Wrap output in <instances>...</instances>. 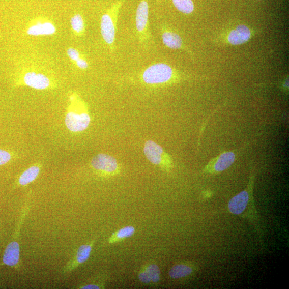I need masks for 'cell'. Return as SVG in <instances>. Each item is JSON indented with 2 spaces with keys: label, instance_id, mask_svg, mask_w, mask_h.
<instances>
[{
  "label": "cell",
  "instance_id": "obj_1",
  "mask_svg": "<svg viewBox=\"0 0 289 289\" xmlns=\"http://www.w3.org/2000/svg\"><path fill=\"white\" fill-rule=\"evenodd\" d=\"M142 81L148 85L156 86L169 83L178 79L177 71L163 63L153 64L144 69L140 75Z\"/></svg>",
  "mask_w": 289,
  "mask_h": 289
},
{
  "label": "cell",
  "instance_id": "obj_2",
  "mask_svg": "<svg viewBox=\"0 0 289 289\" xmlns=\"http://www.w3.org/2000/svg\"><path fill=\"white\" fill-rule=\"evenodd\" d=\"M122 4V0H118L113 3L101 19L100 28L102 38L111 50L115 49L117 23Z\"/></svg>",
  "mask_w": 289,
  "mask_h": 289
},
{
  "label": "cell",
  "instance_id": "obj_3",
  "mask_svg": "<svg viewBox=\"0 0 289 289\" xmlns=\"http://www.w3.org/2000/svg\"><path fill=\"white\" fill-rule=\"evenodd\" d=\"M136 27L140 43L147 45L151 38L149 28V0H140L136 14Z\"/></svg>",
  "mask_w": 289,
  "mask_h": 289
},
{
  "label": "cell",
  "instance_id": "obj_4",
  "mask_svg": "<svg viewBox=\"0 0 289 289\" xmlns=\"http://www.w3.org/2000/svg\"><path fill=\"white\" fill-rule=\"evenodd\" d=\"M144 153L148 159L153 164L159 165L168 170L171 167V162L166 157L163 149L158 144L149 140L144 144Z\"/></svg>",
  "mask_w": 289,
  "mask_h": 289
},
{
  "label": "cell",
  "instance_id": "obj_5",
  "mask_svg": "<svg viewBox=\"0 0 289 289\" xmlns=\"http://www.w3.org/2000/svg\"><path fill=\"white\" fill-rule=\"evenodd\" d=\"M91 166L96 170L106 176L118 173L119 167L117 160L108 155L99 154L92 158Z\"/></svg>",
  "mask_w": 289,
  "mask_h": 289
},
{
  "label": "cell",
  "instance_id": "obj_6",
  "mask_svg": "<svg viewBox=\"0 0 289 289\" xmlns=\"http://www.w3.org/2000/svg\"><path fill=\"white\" fill-rule=\"evenodd\" d=\"M90 117L87 112H78L70 107L68 110L65 122L67 128L72 132H81L89 126Z\"/></svg>",
  "mask_w": 289,
  "mask_h": 289
},
{
  "label": "cell",
  "instance_id": "obj_7",
  "mask_svg": "<svg viewBox=\"0 0 289 289\" xmlns=\"http://www.w3.org/2000/svg\"><path fill=\"white\" fill-rule=\"evenodd\" d=\"M236 156L233 152H225L212 160L205 167V171L219 173L230 168L234 163Z\"/></svg>",
  "mask_w": 289,
  "mask_h": 289
},
{
  "label": "cell",
  "instance_id": "obj_8",
  "mask_svg": "<svg viewBox=\"0 0 289 289\" xmlns=\"http://www.w3.org/2000/svg\"><path fill=\"white\" fill-rule=\"evenodd\" d=\"M160 33L162 43L165 46L171 49H184L187 51L180 36L167 25H161Z\"/></svg>",
  "mask_w": 289,
  "mask_h": 289
},
{
  "label": "cell",
  "instance_id": "obj_9",
  "mask_svg": "<svg viewBox=\"0 0 289 289\" xmlns=\"http://www.w3.org/2000/svg\"><path fill=\"white\" fill-rule=\"evenodd\" d=\"M138 278L139 281L144 284H157L161 278L160 268L156 264H147L140 270Z\"/></svg>",
  "mask_w": 289,
  "mask_h": 289
},
{
  "label": "cell",
  "instance_id": "obj_10",
  "mask_svg": "<svg viewBox=\"0 0 289 289\" xmlns=\"http://www.w3.org/2000/svg\"><path fill=\"white\" fill-rule=\"evenodd\" d=\"M251 200V194L249 190L242 191L234 196L228 203V209L230 212L236 215L243 214Z\"/></svg>",
  "mask_w": 289,
  "mask_h": 289
},
{
  "label": "cell",
  "instance_id": "obj_11",
  "mask_svg": "<svg viewBox=\"0 0 289 289\" xmlns=\"http://www.w3.org/2000/svg\"><path fill=\"white\" fill-rule=\"evenodd\" d=\"M23 81L25 85L37 90H45L51 85L47 76L35 72H27L24 76Z\"/></svg>",
  "mask_w": 289,
  "mask_h": 289
},
{
  "label": "cell",
  "instance_id": "obj_12",
  "mask_svg": "<svg viewBox=\"0 0 289 289\" xmlns=\"http://www.w3.org/2000/svg\"><path fill=\"white\" fill-rule=\"evenodd\" d=\"M251 37L250 29L244 25L237 26L228 35L229 43L233 45H240L249 41Z\"/></svg>",
  "mask_w": 289,
  "mask_h": 289
},
{
  "label": "cell",
  "instance_id": "obj_13",
  "mask_svg": "<svg viewBox=\"0 0 289 289\" xmlns=\"http://www.w3.org/2000/svg\"><path fill=\"white\" fill-rule=\"evenodd\" d=\"M195 270V267L191 264L181 263L171 268L169 276L173 279H181L191 276Z\"/></svg>",
  "mask_w": 289,
  "mask_h": 289
},
{
  "label": "cell",
  "instance_id": "obj_14",
  "mask_svg": "<svg viewBox=\"0 0 289 289\" xmlns=\"http://www.w3.org/2000/svg\"><path fill=\"white\" fill-rule=\"evenodd\" d=\"M20 249L19 245L16 242L10 243L5 250L3 262L10 266L16 265L19 260Z\"/></svg>",
  "mask_w": 289,
  "mask_h": 289
},
{
  "label": "cell",
  "instance_id": "obj_15",
  "mask_svg": "<svg viewBox=\"0 0 289 289\" xmlns=\"http://www.w3.org/2000/svg\"><path fill=\"white\" fill-rule=\"evenodd\" d=\"M56 28L50 22L39 23L31 26L27 31L28 35L34 36L51 35L55 34Z\"/></svg>",
  "mask_w": 289,
  "mask_h": 289
},
{
  "label": "cell",
  "instance_id": "obj_16",
  "mask_svg": "<svg viewBox=\"0 0 289 289\" xmlns=\"http://www.w3.org/2000/svg\"><path fill=\"white\" fill-rule=\"evenodd\" d=\"M136 233V229L133 226H126L113 233L108 240L110 244L118 243L130 238Z\"/></svg>",
  "mask_w": 289,
  "mask_h": 289
},
{
  "label": "cell",
  "instance_id": "obj_17",
  "mask_svg": "<svg viewBox=\"0 0 289 289\" xmlns=\"http://www.w3.org/2000/svg\"><path fill=\"white\" fill-rule=\"evenodd\" d=\"M40 172L39 167L34 166L26 170L20 177L19 183L21 185H26L33 182L38 177Z\"/></svg>",
  "mask_w": 289,
  "mask_h": 289
},
{
  "label": "cell",
  "instance_id": "obj_18",
  "mask_svg": "<svg viewBox=\"0 0 289 289\" xmlns=\"http://www.w3.org/2000/svg\"><path fill=\"white\" fill-rule=\"evenodd\" d=\"M92 250V244L82 245L78 249L75 265L85 263L89 259Z\"/></svg>",
  "mask_w": 289,
  "mask_h": 289
},
{
  "label": "cell",
  "instance_id": "obj_19",
  "mask_svg": "<svg viewBox=\"0 0 289 289\" xmlns=\"http://www.w3.org/2000/svg\"><path fill=\"white\" fill-rule=\"evenodd\" d=\"M175 8L184 14H190L194 11V6L192 0H171Z\"/></svg>",
  "mask_w": 289,
  "mask_h": 289
},
{
  "label": "cell",
  "instance_id": "obj_20",
  "mask_svg": "<svg viewBox=\"0 0 289 289\" xmlns=\"http://www.w3.org/2000/svg\"><path fill=\"white\" fill-rule=\"evenodd\" d=\"M71 25L77 34L81 35L84 32L85 23L83 18L80 14H76L71 18Z\"/></svg>",
  "mask_w": 289,
  "mask_h": 289
},
{
  "label": "cell",
  "instance_id": "obj_21",
  "mask_svg": "<svg viewBox=\"0 0 289 289\" xmlns=\"http://www.w3.org/2000/svg\"><path fill=\"white\" fill-rule=\"evenodd\" d=\"M11 159L12 156L9 152L0 149V166L6 164Z\"/></svg>",
  "mask_w": 289,
  "mask_h": 289
},
{
  "label": "cell",
  "instance_id": "obj_22",
  "mask_svg": "<svg viewBox=\"0 0 289 289\" xmlns=\"http://www.w3.org/2000/svg\"><path fill=\"white\" fill-rule=\"evenodd\" d=\"M67 54L69 58L72 61H76L80 58V54L78 51L72 48H70L67 50Z\"/></svg>",
  "mask_w": 289,
  "mask_h": 289
},
{
  "label": "cell",
  "instance_id": "obj_23",
  "mask_svg": "<svg viewBox=\"0 0 289 289\" xmlns=\"http://www.w3.org/2000/svg\"><path fill=\"white\" fill-rule=\"evenodd\" d=\"M76 62L77 67L80 69H85L89 67L88 62L83 59H81L80 57Z\"/></svg>",
  "mask_w": 289,
  "mask_h": 289
},
{
  "label": "cell",
  "instance_id": "obj_24",
  "mask_svg": "<svg viewBox=\"0 0 289 289\" xmlns=\"http://www.w3.org/2000/svg\"><path fill=\"white\" fill-rule=\"evenodd\" d=\"M101 287L100 286L95 284H89L81 287L84 289H99Z\"/></svg>",
  "mask_w": 289,
  "mask_h": 289
}]
</instances>
